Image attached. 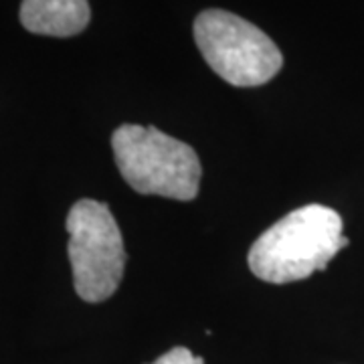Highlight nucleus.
Instances as JSON below:
<instances>
[{"mask_svg": "<svg viewBox=\"0 0 364 364\" xmlns=\"http://www.w3.org/2000/svg\"><path fill=\"white\" fill-rule=\"evenodd\" d=\"M348 245L342 217L324 205H306L272 225L249 249V269L267 284H289L324 272Z\"/></svg>", "mask_w": 364, "mask_h": 364, "instance_id": "obj_1", "label": "nucleus"}, {"mask_svg": "<svg viewBox=\"0 0 364 364\" xmlns=\"http://www.w3.org/2000/svg\"><path fill=\"white\" fill-rule=\"evenodd\" d=\"M117 170L140 195L193 200L200 186V160L188 144L154 126L124 124L112 136Z\"/></svg>", "mask_w": 364, "mask_h": 364, "instance_id": "obj_2", "label": "nucleus"}, {"mask_svg": "<svg viewBox=\"0 0 364 364\" xmlns=\"http://www.w3.org/2000/svg\"><path fill=\"white\" fill-rule=\"evenodd\" d=\"M195 41L208 67L235 87H259L284 65L282 51L261 28L221 9L196 16Z\"/></svg>", "mask_w": 364, "mask_h": 364, "instance_id": "obj_3", "label": "nucleus"}, {"mask_svg": "<svg viewBox=\"0 0 364 364\" xmlns=\"http://www.w3.org/2000/svg\"><path fill=\"white\" fill-rule=\"evenodd\" d=\"M73 286L83 301L112 298L122 284L126 249L116 219L105 203L77 200L67 215Z\"/></svg>", "mask_w": 364, "mask_h": 364, "instance_id": "obj_4", "label": "nucleus"}, {"mask_svg": "<svg viewBox=\"0 0 364 364\" xmlns=\"http://www.w3.org/2000/svg\"><path fill=\"white\" fill-rule=\"evenodd\" d=\"M87 0H23L21 23L26 31L45 37H75L90 25Z\"/></svg>", "mask_w": 364, "mask_h": 364, "instance_id": "obj_5", "label": "nucleus"}, {"mask_svg": "<svg viewBox=\"0 0 364 364\" xmlns=\"http://www.w3.org/2000/svg\"><path fill=\"white\" fill-rule=\"evenodd\" d=\"M152 364H205V360L200 356H195L193 352L184 346H176L172 348L166 354H162L158 360H154Z\"/></svg>", "mask_w": 364, "mask_h": 364, "instance_id": "obj_6", "label": "nucleus"}]
</instances>
